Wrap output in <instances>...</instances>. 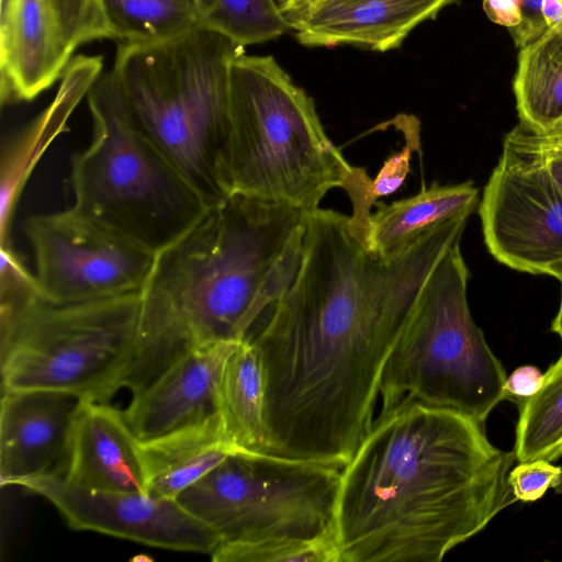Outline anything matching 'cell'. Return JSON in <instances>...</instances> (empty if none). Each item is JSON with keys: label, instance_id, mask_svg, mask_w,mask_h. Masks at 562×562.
<instances>
[{"label": "cell", "instance_id": "obj_1", "mask_svg": "<svg viewBox=\"0 0 562 562\" xmlns=\"http://www.w3.org/2000/svg\"><path fill=\"white\" fill-rule=\"evenodd\" d=\"M471 213L383 260L352 236L347 215L307 211L297 267L245 338L262 368L267 453L340 469L351 460L403 323Z\"/></svg>", "mask_w": 562, "mask_h": 562}, {"label": "cell", "instance_id": "obj_2", "mask_svg": "<svg viewBox=\"0 0 562 562\" xmlns=\"http://www.w3.org/2000/svg\"><path fill=\"white\" fill-rule=\"evenodd\" d=\"M515 452L456 411L402 402L379 414L341 469L338 562H438L517 502Z\"/></svg>", "mask_w": 562, "mask_h": 562}, {"label": "cell", "instance_id": "obj_3", "mask_svg": "<svg viewBox=\"0 0 562 562\" xmlns=\"http://www.w3.org/2000/svg\"><path fill=\"white\" fill-rule=\"evenodd\" d=\"M306 213L228 195L156 252L122 387L137 394L184 353L245 339L297 267Z\"/></svg>", "mask_w": 562, "mask_h": 562}, {"label": "cell", "instance_id": "obj_4", "mask_svg": "<svg viewBox=\"0 0 562 562\" xmlns=\"http://www.w3.org/2000/svg\"><path fill=\"white\" fill-rule=\"evenodd\" d=\"M244 52L199 27L154 43H121L112 69L123 105L207 206L224 201L222 155L231 131L229 67Z\"/></svg>", "mask_w": 562, "mask_h": 562}, {"label": "cell", "instance_id": "obj_5", "mask_svg": "<svg viewBox=\"0 0 562 562\" xmlns=\"http://www.w3.org/2000/svg\"><path fill=\"white\" fill-rule=\"evenodd\" d=\"M231 131L220 166L225 194L319 207L352 166L326 134L313 99L272 56L229 67Z\"/></svg>", "mask_w": 562, "mask_h": 562}, {"label": "cell", "instance_id": "obj_6", "mask_svg": "<svg viewBox=\"0 0 562 562\" xmlns=\"http://www.w3.org/2000/svg\"><path fill=\"white\" fill-rule=\"evenodd\" d=\"M87 98L92 138L71 158L72 209L158 252L210 206L132 122L112 70Z\"/></svg>", "mask_w": 562, "mask_h": 562}, {"label": "cell", "instance_id": "obj_7", "mask_svg": "<svg viewBox=\"0 0 562 562\" xmlns=\"http://www.w3.org/2000/svg\"><path fill=\"white\" fill-rule=\"evenodd\" d=\"M460 240L431 271L403 323L383 368L380 414L415 401L483 425L505 400V369L469 310Z\"/></svg>", "mask_w": 562, "mask_h": 562}, {"label": "cell", "instance_id": "obj_8", "mask_svg": "<svg viewBox=\"0 0 562 562\" xmlns=\"http://www.w3.org/2000/svg\"><path fill=\"white\" fill-rule=\"evenodd\" d=\"M139 292L54 303L36 293L0 304L2 390H50L106 403L132 362Z\"/></svg>", "mask_w": 562, "mask_h": 562}, {"label": "cell", "instance_id": "obj_9", "mask_svg": "<svg viewBox=\"0 0 562 562\" xmlns=\"http://www.w3.org/2000/svg\"><path fill=\"white\" fill-rule=\"evenodd\" d=\"M340 473L324 463L236 450L176 499L217 532L211 558L223 562L236 550L270 542H335Z\"/></svg>", "mask_w": 562, "mask_h": 562}, {"label": "cell", "instance_id": "obj_10", "mask_svg": "<svg viewBox=\"0 0 562 562\" xmlns=\"http://www.w3.org/2000/svg\"><path fill=\"white\" fill-rule=\"evenodd\" d=\"M479 214L497 261L562 281V191L546 165L539 133L519 123L506 135Z\"/></svg>", "mask_w": 562, "mask_h": 562}, {"label": "cell", "instance_id": "obj_11", "mask_svg": "<svg viewBox=\"0 0 562 562\" xmlns=\"http://www.w3.org/2000/svg\"><path fill=\"white\" fill-rule=\"evenodd\" d=\"M41 296L78 303L139 292L156 252L76 210L25 222Z\"/></svg>", "mask_w": 562, "mask_h": 562}, {"label": "cell", "instance_id": "obj_12", "mask_svg": "<svg viewBox=\"0 0 562 562\" xmlns=\"http://www.w3.org/2000/svg\"><path fill=\"white\" fill-rule=\"evenodd\" d=\"M19 485L49 501L76 530L210 555L220 543L217 532L187 512L177 499L88 488L61 474L34 476Z\"/></svg>", "mask_w": 562, "mask_h": 562}, {"label": "cell", "instance_id": "obj_13", "mask_svg": "<svg viewBox=\"0 0 562 562\" xmlns=\"http://www.w3.org/2000/svg\"><path fill=\"white\" fill-rule=\"evenodd\" d=\"M81 398L50 390L3 391L0 412L1 486L65 473Z\"/></svg>", "mask_w": 562, "mask_h": 562}, {"label": "cell", "instance_id": "obj_14", "mask_svg": "<svg viewBox=\"0 0 562 562\" xmlns=\"http://www.w3.org/2000/svg\"><path fill=\"white\" fill-rule=\"evenodd\" d=\"M238 341H218L184 353L133 395L123 415L140 442L218 414L223 369Z\"/></svg>", "mask_w": 562, "mask_h": 562}, {"label": "cell", "instance_id": "obj_15", "mask_svg": "<svg viewBox=\"0 0 562 562\" xmlns=\"http://www.w3.org/2000/svg\"><path fill=\"white\" fill-rule=\"evenodd\" d=\"M452 0H322L289 21L305 46L394 49Z\"/></svg>", "mask_w": 562, "mask_h": 562}, {"label": "cell", "instance_id": "obj_16", "mask_svg": "<svg viewBox=\"0 0 562 562\" xmlns=\"http://www.w3.org/2000/svg\"><path fill=\"white\" fill-rule=\"evenodd\" d=\"M63 475L88 488L149 494L142 442L123 412L106 403L81 398Z\"/></svg>", "mask_w": 562, "mask_h": 562}, {"label": "cell", "instance_id": "obj_17", "mask_svg": "<svg viewBox=\"0 0 562 562\" xmlns=\"http://www.w3.org/2000/svg\"><path fill=\"white\" fill-rule=\"evenodd\" d=\"M72 50L44 0H18L0 30L1 101H31L63 77Z\"/></svg>", "mask_w": 562, "mask_h": 562}, {"label": "cell", "instance_id": "obj_18", "mask_svg": "<svg viewBox=\"0 0 562 562\" xmlns=\"http://www.w3.org/2000/svg\"><path fill=\"white\" fill-rule=\"evenodd\" d=\"M101 56L80 55L67 66L53 102L3 146L0 177L1 244H11L10 225L19 195L37 160L60 133L81 99L101 76Z\"/></svg>", "mask_w": 562, "mask_h": 562}, {"label": "cell", "instance_id": "obj_19", "mask_svg": "<svg viewBox=\"0 0 562 562\" xmlns=\"http://www.w3.org/2000/svg\"><path fill=\"white\" fill-rule=\"evenodd\" d=\"M236 450L220 414L142 442L148 493L176 499Z\"/></svg>", "mask_w": 562, "mask_h": 562}, {"label": "cell", "instance_id": "obj_20", "mask_svg": "<svg viewBox=\"0 0 562 562\" xmlns=\"http://www.w3.org/2000/svg\"><path fill=\"white\" fill-rule=\"evenodd\" d=\"M477 194L472 181L449 186L432 182L409 198L378 203L370 218L367 251L383 260L398 256L438 224L473 212Z\"/></svg>", "mask_w": 562, "mask_h": 562}, {"label": "cell", "instance_id": "obj_21", "mask_svg": "<svg viewBox=\"0 0 562 562\" xmlns=\"http://www.w3.org/2000/svg\"><path fill=\"white\" fill-rule=\"evenodd\" d=\"M513 90L520 123L539 134L562 124V20L519 48Z\"/></svg>", "mask_w": 562, "mask_h": 562}, {"label": "cell", "instance_id": "obj_22", "mask_svg": "<svg viewBox=\"0 0 562 562\" xmlns=\"http://www.w3.org/2000/svg\"><path fill=\"white\" fill-rule=\"evenodd\" d=\"M218 414L236 449L267 453L262 368L256 349L247 339L237 342L225 362Z\"/></svg>", "mask_w": 562, "mask_h": 562}, {"label": "cell", "instance_id": "obj_23", "mask_svg": "<svg viewBox=\"0 0 562 562\" xmlns=\"http://www.w3.org/2000/svg\"><path fill=\"white\" fill-rule=\"evenodd\" d=\"M386 123L402 133L405 140L402 149L383 162L373 179L364 168L352 166L341 187L352 205L349 229L366 250L372 206L380 198L393 194L403 186L411 172L413 153H420V123L416 116L398 114Z\"/></svg>", "mask_w": 562, "mask_h": 562}, {"label": "cell", "instance_id": "obj_24", "mask_svg": "<svg viewBox=\"0 0 562 562\" xmlns=\"http://www.w3.org/2000/svg\"><path fill=\"white\" fill-rule=\"evenodd\" d=\"M112 37L154 43L201 27L196 0H100Z\"/></svg>", "mask_w": 562, "mask_h": 562}, {"label": "cell", "instance_id": "obj_25", "mask_svg": "<svg viewBox=\"0 0 562 562\" xmlns=\"http://www.w3.org/2000/svg\"><path fill=\"white\" fill-rule=\"evenodd\" d=\"M514 452L519 462L562 457V352L540 389L519 403Z\"/></svg>", "mask_w": 562, "mask_h": 562}, {"label": "cell", "instance_id": "obj_26", "mask_svg": "<svg viewBox=\"0 0 562 562\" xmlns=\"http://www.w3.org/2000/svg\"><path fill=\"white\" fill-rule=\"evenodd\" d=\"M201 25L239 46L281 36L290 25L274 0H196Z\"/></svg>", "mask_w": 562, "mask_h": 562}, {"label": "cell", "instance_id": "obj_27", "mask_svg": "<svg viewBox=\"0 0 562 562\" xmlns=\"http://www.w3.org/2000/svg\"><path fill=\"white\" fill-rule=\"evenodd\" d=\"M482 8L519 48L562 20V0H482Z\"/></svg>", "mask_w": 562, "mask_h": 562}, {"label": "cell", "instance_id": "obj_28", "mask_svg": "<svg viewBox=\"0 0 562 562\" xmlns=\"http://www.w3.org/2000/svg\"><path fill=\"white\" fill-rule=\"evenodd\" d=\"M67 45H80L112 37L100 0H44Z\"/></svg>", "mask_w": 562, "mask_h": 562}, {"label": "cell", "instance_id": "obj_29", "mask_svg": "<svg viewBox=\"0 0 562 562\" xmlns=\"http://www.w3.org/2000/svg\"><path fill=\"white\" fill-rule=\"evenodd\" d=\"M223 562H338V557L334 541H281L236 550Z\"/></svg>", "mask_w": 562, "mask_h": 562}, {"label": "cell", "instance_id": "obj_30", "mask_svg": "<svg viewBox=\"0 0 562 562\" xmlns=\"http://www.w3.org/2000/svg\"><path fill=\"white\" fill-rule=\"evenodd\" d=\"M508 481L517 501L536 502L549 488L562 493V467L546 460L519 462L510 470Z\"/></svg>", "mask_w": 562, "mask_h": 562}, {"label": "cell", "instance_id": "obj_31", "mask_svg": "<svg viewBox=\"0 0 562 562\" xmlns=\"http://www.w3.org/2000/svg\"><path fill=\"white\" fill-rule=\"evenodd\" d=\"M543 374L532 366H522L517 368L507 376L504 392L505 400H512L520 403L533 395L541 386Z\"/></svg>", "mask_w": 562, "mask_h": 562}, {"label": "cell", "instance_id": "obj_32", "mask_svg": "<svg viewBox=\"0 0 562 562\" xmlns=\"http://www.w3.org/2000/svg\"><path fill=\"white\" fill-rule=\"evenodd\" d=\"M539 137L546 165L562 191V124Z\"/></svg>", "mask_w": 562, "mask_h": 562}, {"label": "cell", "instance_id": "obj_33", "mask_svg": "<svg viewBox=\"0 0 562 562\" xmlns=\"http://www.w3.org/2000/svg\"><path fill=\"white\" fill-rule=\"evenodd\" d=\"M322 0H278L279 9L289 23L294 16L304 12Z\"/></svg>", "mask_w": 562, "mask_h": 562}, {"label": "cell", "instance_id": "obj_34", "mask_svg": "<svg viewBox=\"0 0 562 562\" xmlns=\"http://www.w3.org/2000/svg\"><path fill=\"white\" fill-rule=\"evenodd\" d=\"M18 0H1L0 30L11 20Z\"/></svg>", "mask_w": 562, "mask_h": 562}, {"label": "cell", "instance_id": "obj_35", "mask_svg": "<svg viewBox=\"0 0 562 562\" xmlns=\"http://www.w3.org/2000/svg\"><path fill=\"white\" fill-rule=\"evenodd\" d=\"M562 283V281H561ZM552 330L554 333H557L560 338L562 339V295H561V303H560V308H559V312L552 323Z\"/></svg>", "mask_w": 562, "mask_h": 562}]
</instances>
